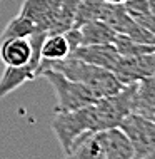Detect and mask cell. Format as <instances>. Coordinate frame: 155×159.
I'll return each mask as SVG.
<instances>
[{
    "label": "cell",
    "instance_id": "1",
    "mask_svg": "<svg viewBox=\"0 0 155 159\" xmlns=\"http://www.w3.org/2000/svg\"><path fill=\"white\" fill-rule=\"evenodd\" d=\"M45 69H55L62 72L68 79L82 82L87 85L92 92L97 94V97H107L112 94H117L125 84H122L117 79V75L112 70L100 66H93L85 61H80L77 57H65L62 61H45L42 59L40 66L37 69V77H40L42 70Z\"/></svg>",
    "mask_w": 155,
    "mask_h": 159
},
{
    "label": "cell",
    "instance_id": "2",
    "mask_svg": "<svg viewBox=\"0 0 155 159\" xmlns=\"http://www.w3.org/2000/svg\"><path fill=\"white\" fill-rule=\"evenodd\" d=\"M68 156L80 159H132L135 154L128 136L117 126L85 132L72 144Z\"/></svg>",
    "mask_w": 155,
    "mask_h": 159
},
{
    "label": "cell",
    "instance_id": "3",
    "mask_svg": "<svg viewBox=\"0 0 155 159\" xmlns=\"http://www.w3.org/2000/svg\"><path fill=\"white\" fill-rule=\"evenodd\" d=\"M52 131L55 132V137L58 139L63 152L68 156L72 144L85 132L97 131L95 117H93L92 104L80 107L75 111H63V112H55L52 119Z\"/></svg>",
    "mask_w": 155,
    "mask_h": 159
},
{
    "label": "cell",
    "instance_id": "4",
    "mask_svg": "<svg viewBox=\"0 0 155 159\" xmlns=\"http://www.w3.org/2000/svg\"><path fill=\"white\" fill-rule=\"evenodd\" d=\"M40 77H45L49 84L54 87L55 96H57V107L55 112H63V111H75L88 104H93L97 101V94L92 92L87 85L82 82L68 79L62 72L55 69H45L42 70Z\"/></svg>",
    "mask_w": 155,
    "mask_h": 159
},
{
    "label": "cell",
    "instance_id": "5",
    "mask_svg": "<svg viewBox=\"0 0 155 159\" xmlns=\"http://www.w3.org/2000/svg\"><path fill=\"white\" fill-rule=\"evenodd\" d=\"M120 127L128 136L135 157H155V122L132 112L122 121Z\"/></svg>",
    "mask_w": 155,
    "mask_h": 159
},
{
    "label": "cell",
    "instance_id": "6",
    "mask_svg": "<svg viewBox=\"0 0 155 159\" xmlns=\"http://www.w3.org/2000/svg\"><path fill=\"white\" fill-rule=\"evenodd\" d=\"M122 84L139 82L145 77L155 75V52L139 55H122L114 70Z\"/></svg>",
    "mask_w": 155,
    "mask_h": 159
},
{
    "label": "cell",
    "instance_id": "7",
    "mask_svg": "<svg viewBox=\"0 0 155 159\" xmlns=\"http://www.w3.org/2000/svg\"><path fill=\"white\" fill-rule=\"evenodd\" d=\"M70 57H77L80 61H85L93 66L105 67L109 70H114L118 64L122 55L115 49L114 44H92V45H80L70 54Z\"/></svg>",
    "mask_w": 155,
    "mask_h": 159
},
{
    "label": "cell",
    "instance_id": "8",
    "mask_svg": "<svg viewBox=\"0 0 155 159\" xmlns=\"http://www.w3.org/2000/svg\"><path fill=\"white\" fill-rule=\"evenodd\" d=\"M62 0H24L19 14L28 17L38 30L49 32Z\"/></svg>",
    "mask_w": 155,
    "mask_h": 159
},
{
    "label": "cell",
    "instance_id": "9",
    "mask_svg": "<svg viewBox=\"0 0 155 159\" xmlns=\"http://www.w3.org/2000/svg\"><path fill=\"white\" fill-rule=\"evenodd\" d=\"M40 61L42 59H30L28 64L20 67L5 66L0 77V97H5L15 89H19L22 84L37 79V69L40 66Z\"/></svg>",
    "mask_w": 155,
    "mask_h": 159
},
{
    "label": "cell",
    "instance_id": "10",
    "mask_svg": "<svg viewBox=\"0 0 155 159\" xmlns=\"http://www.w3.org/2000/svg\"><path fill=\"white\" fill-rule=\"evenodd\" d=\"M32 42L30 37H14L0 42V61L3 66L20 67L32 59Z\"/></svg>",
    "mask_w": 155,
    "mask_h": 159
},
{
    "label": "cell",
    "instance_id": "11",
    "mask_svg": "<svg viewBox=\"0 0 155 159\" xmlns=\"http://www.w3.org/2000/svg\"><path fill=\"white\" fill-rule=\"evenodd\" d=\"M80 35L82 45H92V44H114L118 34L105 24L103 20H92L84 25H80Z\"/></svg>",
    "mask_w": 155,
    "mask_h": 159
},
{
    "label": "cell",
    "instance_id": "12",
    "mask_svg": "<svg viewBox=\"0 0 155 159\" xmlns=\"http://www.w3.org/2000/svg\"><path fill=\"white\" fill-rule=\"evenodd\" d=\"M40 55L45 61H62L70 55L67 37L63 32L57 34H47L40 47Z\"/></svg>",
    "mask_w": 155,
    "mask_h": 159
},
{
    "label": "cell",
    "instance_id": "13",
    "mask_svg": "<svg viewBox=\"0 0 155 159\" xmlns=\"http://www.w3.org/2000/svg\"><path fill=\"white\" fill-rule=\"evenodd\" d=\"M35 32H38L37 25L33 24L28 17L19 14L5 25V29L0 34V42L7 40V39H14V37H30Z\"/></svg>",
    "mask_w": 155,
    "mask_h": 159
},
{
    "label": "cell",
    "instance_id": "14",
    "mask_svg": "<svg viewBox=\"0 0 155 159\" xmlns=\"http://www.w3.org/2000/svg\"><path fill=\"white\" fill-rule=\"evenodd\" d=\"M103 7H105V0H77L74 27H80L92 20H98Z\"/></svg>",
    "mask_w": 155,
    "mask_h": 159
},
{
    "label": "cell",
    "instance_id": "15",
    "mask_svg": "<svg viewBox=\"0 0 155 159\" xmlns=\"http://www.w3.org/2000/svg\"><path fill=\"white\" fill-rule=\"evenodd\" d=\"M107 3H125V0H105Z\"/></svg>",
    "mask_w": 155,
    "mask_h": 159
},
{
    "label": "cell",
    "instance_id": "16",
    "mask_svg": "<svg viewBox=\"0 0 155 159\" xmlns=\"http://www.w3.org/2000/svg\"><path fill=\"white\" fill-rule=\"evenodd\" d=\"M149 3H150V10L155 14V0H149Z\"/></svg>",
    "mask_w": 155,
    "mask_h": 159
}]
</instances>
